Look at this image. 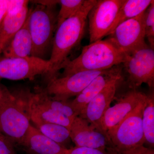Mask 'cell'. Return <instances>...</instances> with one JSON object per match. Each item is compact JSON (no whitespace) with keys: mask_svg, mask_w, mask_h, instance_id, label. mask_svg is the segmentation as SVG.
<instances>
[{"mask_svg":"<svg viewBox=\"0 0 154 154\" xmlns=\"http://www.w3.org/2000/svg\"><path fill=\"white\" fill-rule=\"evenodd\" d=\"M97 0H85L82 8L63 22L56 30L49 59V70L45 75L48 82L59 76V72L67 62L72 50L82 40L88 14Z\"/></svg>","mask_w":154,"mask_h":154,"instance_id":"obj_1","label":"cell"},{"mask_svg":"<svg viewBox=\"0 0 154 154\" xmlns=\"http://www.w3.org/2000/svg\"><path fill=\"white\" fill-rule=\"evenodd\" d=\"M125 57V54L107 38L98 40L83 47L75 59L68 61L62 77L80 72L108 69L122 64Z\"/></svg>","mask_w":154,"mask_h":154,"instance_id":"obj_2","label":"cell"},{"mask_svg":"<svg viewBox=\"0 0 154 154\" xmlns=\"http://www.w3.org/2000/svg\"><path fill=\"white\" fill-rule=\"evenodd\" d=\"M13 94L14 99L0 107V128L14 144L21 145L31 125L32 93L28 89H21Z\"/></svg>","mask_w":154,"mask_h":154,"instance_id":"obj_3","label":"cell"},{"mask_svg":"<svg viewBox=\"0 0 154 154\" xmlns=\"http://www.w3.org/2000/svg\"><path fill=\"white\" fill-rule=\"evenodd\" d=\"M55 7L36 5L29 10L27 20L33 43L31 56L48 60L46 58L49 54L51 55L57 29Z\"/></svg>","mask_w":154,"mask_h":154,"instance_id":"obj_4","label":"cell"},{"mask_svg":"<svg viewBox=\"0 0 154 154\" xmlns=\"http://www.w3.org/2000/svg\"><path fill=\"white\" fill-rule=\"evenodd\" d=\"M148 97L107 134L113 149L122 150L143 145L145 143L143 114Z\"/></svg>","mask_w":154,"mask_h":154,"instance_id":"obj_5","label":"cell"},{"mask_svg":"<svg viewBox=\"0 0 154 154\" xmlns=\"http://www.w3.org/2000/svg\"><path fill=\"white\" fill-rule=\"evenodd\" d=\"M122 64L131 89H136L143 83L153 88L154 50L147 45L125 54Z\"/></svg>","mask_w":154,"mask_h":154,"instance_id":"obj_6","label":"cell"},{"mask_svg":"<svg viewBox=\"0 0 154 154\" xmlns=\"http://www.w3.org/2000/svg\"><path fill=\"white\" fill-rule=\"evenodd\" d=\"M49 68V60L39 58L7 57L0 55V79L33 80L36 76L45 75Z\"/></svg>","mask_w":154,"mask_h":154,"instance_id":"obj_7","label":"cell"},{"mask_svg":"<svg viewBox=\"0 0 154 154\" xmlns=\"http://www.w3.org/2000/svg\"><path fill=\"white\" fill-rule=\"evenodd\" d=\"M146 11L122 22L108 36L107 39L125 54L147 45L145 40Z\"/></svg>","mask_w":154,"mask_h":154,"instance_id":"obj_8","label":"cell"},{"mask_svg":"<svg viewBox=\"0 0 154 154\" xmlns=\"http://www.w3.org/2000/svg\"><path fill=\"white\" fill-rule=\"evenodd\" d=\"M124 0H98L88 14L90 43L109 35Z\"/></svg>","mask_w":154,"mask_h":154,"instance_id":"obj_9","label":"cell"},{"mask_svg":"<svg viewBox=\"0 0 154 154\" xmlns=\"http://www.w3.org/2000/svg\"><path fill=\"white\" fill-rule=\"evenodd\" d=\"M105 70L80 72L66 76L57 77L48 82L43 89L54 99L68 101L71 97L78 96Z\"/></svg>","mask_w":154,"mask_h":154,"instance_id":"obj_10","label":"cell"},{"mask_svg":"<svg viewBox=\"0 0 154 154\" xmlns=\"http://www.w3.org/2000/svg\"><path fill=\"white\" fill-rule=\"evenodd\" d=\"M70 139L75 146L108 149L112 146L106 134L99 131L85 119L77 116L73 120L69 129Z\"/></svg>","mask_w":154,"mask_h":154,"instance_id":"obj_11","label":"cell"},{"mask_svg":"<svg viewBox=\"0 0 154 154\" xmlns=\"http://www.w3.org/2000/svg\"><path fill=\"white\" fill-rule=\"evenodd\" d=\"M147 96L136 89H131L127 92L115 105L109 107L105 112L101 122L103 132L107 134V132L120 123Z\"/></svg>","mask_w":154,"mask_h":154,"instance_id":"obj_12","label":"cell"},{"mask_svg":"<svg viewBox=\"0 0 154 154\" xmlns=\"http://www.w3.org/2000/svg\"><path fill=\"white\" fill-rule=\"evenodd\" d=\"M122 78H119L104 88L89 102L79 116L85 119L96 129L104 133L101 123L102 117L115 98L116 93Z\"/></svg>","mask_w":154,"mask_h":154,"instance_id":"obj_13","label":"cell"},{"mask_svg":"<svg viewBox=\"0 0 154 154\" xmlns=\"http://www.w3.org/2000/svg\"><path fill=\"white\" fill-rule=\"evenodd\" d=\"M121 65L105 70L94 79L75 99L70 102L71 106L77 116L82 113L89 102L106 86L122 77V67Z\"/></svg>","mask_w":154,"mask_h":154,"instance_id":"obj_14","label":"cell"},{"mask_svg":"<svg viewBox=\"0 0 154 154\" xmlns=\"http://www.w3.org/2000/svg\"><path fill=\"white\" fill-rule=\"evenodd\" d=\"M21 145L35 154H67L68 149L45 136L31 125Z\"/></svg>","mask_w":154,"mask_h":154,"instance_id":"obj_15","label":"cell"},{"mask_svg":"<svg viewBox=\"0 0 154 154\" xmlns=\"http://www.w3.org/2000/svg\"><path fill=\"white\" fill-rule=\"evenodd\" d=\"M32 49L33 43L27 19L5 48L1 55L7 57H29L31 56Z\"/></svg>","mask_w":154,"mask_h":154,"instance_id":"obj_16","label":"cell"},{"mask_svg":"<svg viewBox=\"0 0 154 154\" xmlns=\"http://www.w3.org/2000/svg\"><path fill=\"white\" fill-rule=\"evenodd\" d=\"M30 118L34 124L51 123L60 125L69 130L72 121L39 102L32 93L30 100Z\"/></svg>","mask_w":154,"mask_h":154,"instance_id":"obj_17","label":"cell"},{"mask_svg":"<svg viewBox=\"0 0 154 154\" xmlns=\"http://www.w3.org/2000/svg\"><path fill=\"white\" fill-rule=\"evenodd\" d=\"M28 5L17 14L7 13L0 27V55L15 34L23 26L28 18Z\"/></svg>","mask_w":154,"mask_h":154,"instance_id":"obj_18","label":"cell"},{"mask_svg":"<svg viewBox=\"0 0 154 154\" xmlns=\"http://www.w3.org/2000/svg\"><path fill=\"white\" fill-rule=\"evenodd\" d=\"M153 1L152 0H124L109 34L116 27L122 22L137 17L145 12Z\"/></svg>","mask_w":154,"mask_h":154,"instance_id":"obj_19","label":"cell"},{"mask_svg":"<svg viewBox=\"0 0 154 154\" xmlns=\"http://www.w3.org/2000/svg\"><path fill=\"white\" fill-rule=\"evenodd\" d=\"M33 95L39 102L50 107L52 110L65 116L73 121L77 116L73 110L70 103L68 101L57 100L50 96L44 91L43 88L38 86L35 88Z\"/></svg>","mask_w":154,"mask_h":154,"instance_id":"obj_20","label":"cell"},{"mask_svg":"<svg viewBox=\"0 0 154 154\" xmlns=\"http://www.w3.org/2000/svg\"><path fill=\"white\" fill-rule=\"evenodd\" d=\"M34 124L42 134L63 146L70 139L69 130L66 127L51 123Z\"/></svg>","mask_w":154,"mask_h":154,"instance_id":"obj_21","label":"cell"},{"mask_svg":"<svg viewBox=\"0 0 154 154\" xmlns=\"http://www.w3.org/2000/svg\"><path fill=\"white\" fill-rule=\"evenodd\" d=\"M143 128L145 143L154 145V98L153 94L148 96L143 114Z\"/></svg>","mask_w":154,"mask_h":154,"instance_id":"obj_22","label":"cell"},{"mask_svg":"<svg viewBox=\"0 0 154 154\" xmlns=\"http://www.w3.org/2000/svg\"><path fill=\"white\" fill-rule=\"evenodd\" d=\"M85 0H61V8L57 15V28L66 19L75 15L81 10Z\"/></svg>","mask_w":154,"mask_h":154,"instance_id":"obj_23","label":"cell"},{"mask_svg":"<svg viewBox=\"0 0 154 154\" xmlns=\"http://www.w3.org/2000/svg\"><path fill=\"white\" fill-rule=\"evenodd\" d=\"M145 32L146 37L149 43V47L154 48V1L146 11L145 18Z\"/></svg>","mask_w":154,"mask_h":154,"instance_id":"obj_24","label":"cell"},{"mask_svg":"<svg viewBox=\"0 0 154 154\" xmlns=\"http://www.w3.org/2000/svg\"><path fill=\"white\" fill-rule=\"evenodd\" d=\"M67 154H116L112 148L108 149V152L99 149L84 147H75L68 149Z\"/></svg>","mask_w":154,"mask_h":154,"instance_id":"obj_25","label":"cell"},{"mask_svg":"<svg viewBox=\"0 0 154 154\" xmlns=\"http://www.w3.org/2000/svg\"><path fill=\"white\" fill-rule=\"evenodd\" d=\"M114 150L116 154H154L153 149L151 148L146 147L143 145L135 146L125 149L116 150L114 149Z\"/></svg>","mask_w":154,"mask_h":154,"instance_id":"obj_26","label":"cell"},{"mask_svg":"<svg viewBox=\"0 0 154 154\" xmlns=\"http://www.w3.org/2000/svg\"><path fill=\"white\" fill-rule=\"evenodd\" d=\"M14 143L2 134H0V154H17Z\"/></svg>","mask_w":154,"mask_h":154,"instance_id":"obj_27","label":"cell"},{"mask_svg":"<svg viewBox=\"0 0 154 154\" xmlns=\"http://www.w3.org/2000/svg\"><path fill=\"white\" fill-rule=\"evenodd\" d=\"M29 1L26 0H8L7 13L17 14L22 11L25 6L28 5Z\"/></svg>","mask_w":154,"mask_h":154,"instance_id":"obj_28","label":"cell"},{"mask_svg":"<svg viewBox=\"0 0 154 154\" xmlns=\"http://www.w3.org/2000/svg\"><path fill=\"white\" fill-rule=\"evenodd\" d=\"M14 94L7 87L0 83V107L12 100Z\"/></svg>","mask_w":154,"mask_h":154,"instance_id":"obj_29","label":"cell"},{"mask_svg":"<svg viewBox=\"0 0 154 154\" xmlns=\"http://www.w3.org/2000/svg\"><path fill=\"white\" fill-rule=\"evenodd\" d=\"M8 0H0V27L8 11Z\"/></svg>","mask_w":154,"mask_h":154,"instance_id":"obj_30","label":"cell"},{"mask_svg":"<svg viewBox=\"0 0 154 154\" xmlns=\"http://www.w3.org/2000/svg\"><path fill=\"white\" fill-rule=\"evenodd\" d=\"M32 2L36 3L37 5H42L46 7H55L60 3V1H34Z\"/></svg>","mask_w":154,"mask_h":154,"instance_id":"obj_31","label":"cell"},{"mask_svg":"<svg viewBox=\"0 0 154 154\" xmlns=\"http://www.w3.org/2000/svg\"><path fill=\"white\" fill-rule=\"evenodd\" d=\"M2 131H1V128H0V134H2Z\"/></svg>","mask_w":154,"mask_h":154,"instance_id":"obj_32","label":"cell"}]
</instances>
